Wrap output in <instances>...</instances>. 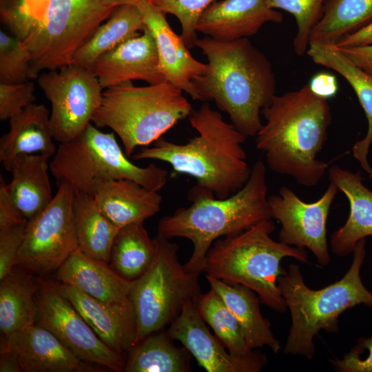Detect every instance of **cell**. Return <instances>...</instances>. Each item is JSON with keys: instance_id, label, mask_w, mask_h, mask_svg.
<instances>
[{"instance_id": "cell-1", "label": "cell", "mask_w": 372, "mask_h": 372, "mask_svg": "<svg viewBox=\"0 0 372 372\" xmlns=\"http://www.w3.org/2000/svg\"><path fill=\"white\" fill-rule=\"evenodd\" d=\"M261 114L265 123L256 135V147L265 153L271 170L291 176L302 186L316 185L329 167L317 159L331 123L328 99L307 84L276 94Z\"/></svg>"}, {"instance_id": "cell-2", "label": "cell", "mask_w": 372, "mask_h": 372, "mask_svg": "<svg viewBox=\"0 0 372 372\" xmlns=\"http://www.w3.org/2000/svg\"><path fill=\"white\" fill-rule=\"evenodd\" d=\"M195 46L207 59L205 73L193 81L198 100H213L238 131L256 136L262 110L276 95L269 59L248 38L221 41L205 37Z\"/></svg>"}, {"instance_id": "cell-3", "label": "cell", "mask_w": 372, "mask_h": 372, "mask_svg": "<svg viewBox=\"0 0 372 372\" xmlns=\"http://www.w3.org/2000/svg\"><path fill=\"white\" fill-rule=\"evenodd\" d=\"M189 120L198 135L177 144L161 138L152 146L141 148L132 158L169 164L173 170L194 177L196 185L225 198L248 181L251 167L242 147L247 137L220 112L204 103Z\"/></svg>"}, {"instance_id": "cell-4", "label": "cell", "mask_w": 372, "mask_h": 372, "mask_svg": "<svg viewBox=\"0 0 372 372\" xmlns=\"http://www.w3.org/2000/svg\"><path fill=\"white\" fill-rule=\"evenodd\" d=\"M267 192L266 167L258 161L243 187L227 198H218L210 191L194 185L188 195L192 204L162 218L158 234L167 239L179 237L192 241V254L183 265L187 271L199 275L216 240L272 218Z\"/></svg>"}, {"instance_id": "cell-5", "label": "cell", "mask_w": 372, "mask_h": 372, "mask_svg": "<svg viewBox=\"0 0 372 372\" xmlns=\"http://www.w3.org/2000/svg\"><path fill=\"white\" fill-rule=\"evenodd\" d=\"M353 254L344 276L318 290L307 286L296 264H290L279 276L278 285L291 318L284 353L313 359L314 338L321 330L337 333L338 318L344 311L362 304L372 307V292L364 287L360 275L366 255L365 238L357 242Z\"/></svg>"}, {"instance_id": "cell-6", "label": "cell", "mask_w": 372, "mask_h": 372, "mask_svg": "<svg viewBox=\"0 0 372 372\" xmlns=\"http://www.w3.org/2000/svg\"><path fill=\"white\" fill-rule=\"evenodd\" d=\"M271 219L262 220L236 235L216 240L209 249L203 267L206 275L245 286L270 309L285 313V301L278 279L285 269L281 261L291 257L307 264L304 249L276 241Z\"/></svg>"}, {"instance_id": "cell-7", "label": "cell", "mask_w": 372, "mask_h": 372, "mask_svg": "<svg viewBox=\"0 0 372 372\" xmlns=\"http://www.w3.org/2000/svg\"><path fill=\"white\" fill-rule=\"evenodd\" d=\"M192 112L183 91L167 81L142 87L127 83L103 90L92 123L116 133L130 157L136 147L154 143Z\"/></svg>"}, {"instance_id": "cell-8", "label": "cell", "mask_w": 372, "mask_h": 372, "mask_svg": "<svg viewBox=\"0 0 372 372\" xmlns=\"http://www.w3.org/2000/svg\"><path fill=\"white\" fill-rule=\"evenodd\" d=\"M50 170L57 183L67 182L75 191L91 196L97 180L130 179L158 192L168 174L154 164L142 167L133 163L113 132H103L92 123L75 138L60 143Z\"/></svg>"}, {"instance_id": "cell-9", "label": "cell", "mask_w": 372, "mask_h": 372, "mask_svg": "<svg viewBox=\"0 0 372 372\" xmlns=\"http://www.w3.org/2000/svg\"><path fill=\"white\" fill-rule=\"evenodd\" d=\"M157 250L147 270L133 281L130 300L137 322V343L162 330L179 315L184 304L202 293L196 273L178 259V245L157 234Z\"/></svg>"}, {"instance_id": "cell-10", "label": "cell", "mask_w": 372, "mask_h": 372, "mask_svg": "<svg viewBox=\"0 0 372 372\" xmlns=\"http://www.w3.org/2000/svg\"><path fill=\"white\" fill-rule=\"evenodd\" d=\"M115 8L104 6L101 0H52L43 23L25 41L32 79L70 64Z\"/></svg>"}, {"instance_id": "cell-11", "label": "cell", "mask_w": 372, "mask_h": 372, "mask_svg": "<svg viewBox=\"0 0 372 372\" xmlns=\"http://www.w3.org/2000/svg\"><path fill=\"white\" fill-rule=\"evenodd\" d=\"M51 203L28 220L16 266L40 274L56 271L79 249L74 217V189L63 181Z\"/></svg>"}, {"instance_id": "cell-12", "label": "cell", "mask_w": 372, "mask_h": 372, "mask_svg": "<svg viewBox=\"0 0 372 372\" xmlns=\"http://www.w3.org/2000/svg\"><path fill=\"white\" fill-rule=\"evenodd\" d=\"M38 84L51 104L50 122L54 140L70 141L92 123L103 89L90 70L70 63L41 72Z\"/></svg>"}, {"instance_id": "cell-13", "label": "cell", "mask_w": 372, "mask_h": 372, "mask_svg": "<svg viewBox=\"0 0 372 372\" xmlns=\"http://www.w3.org/2000/svg\"><path fill=\"white\" fill-rule=\"evenodd\" d=\"M36 324L55 335L79 358L114 371H122L125 361L94 333L55 284H43L37 295Z\"/></svg>"}, {"instance_id": "cell-14", "label": "cell", "mask_w": 372, "mask_h": 372, "mask_svg": "<svg viewBox=\"0 0 372 372\" xmlns=\"http://www.w3.org/2000/svg\"><path fill=\"white\" fill-rule=\"evenodd\" d=\"M338 188L330 182L316 201L307 203L286 186L268 197L272 218L281 224L278 240L298 248H307L319 265L327 266L331 256L327 238V222Z\"/></svg>"}, {"instance_id": "cell-15", "label": "cell", "mask_w": 372, "mask_h": 372, "mask_svg": "<svg viewBox=\"0 0 372 372\" xmlns=\"http://www.w3.org/2000/svg\"><path fill=\"white\" fill-rule=\"evenodd\" d=\"M166 331L174 340L179 341L207 372H260L267 363L266 356L254 350L245 357L231 354L211 334L194 301L184 304Z\"/></svg>"}, {"instance_id": "cell-16", "label": "cell", "mask_w": 372, "mask_h": 372, "mask_svg": "<svg viewBox=\"0 0 372 372\" xmlns=\"http://www.w3.org/2000/svg\"><path fill=\"white\" fill-rule=\"evenodd\" d=\"M1 351L10 353L22 372L97 371L79 358L55 335L37 324L4 336Z\"/></svg>"}, {"instance_id": "cell-17", "label": "cell", "mask_w": 372, "mask_h": 372, "mask_svg": "<svg viewBox=\"0 0 372 372\" xmlns=\"http://www.w3.org/2000/svg\"><path fill=\"white\" fill-rule=\"evenodd\" d=\"M136 6L155 41L159 68L165 81L185 92L193 100H198L193 81L205 73L207 63L191 54L181 35L172 29L165 13L148 0H142Z\"/></svg>"}, {"instance_id": "cell-18", "label": "cell", "mask_w": 372, "mask_h": 372, "mask_svg": "<svg viewBox=\"0 0 372 372\" xmlns=\"http://www.w3.org/2000/svg\"><path fill=\"white\" fill-rule=\"evenodd\" d=\"M90 70L103 90L133 80L143 81L149 85L165 81L160 71L155 41L146 28L98 58Z\"/></svg>"}, {"instance_id": "cell-19", "label": "cell", "mask_w": 372, "mask_h": 372, "mask_svg": "<svg viewBox=\"0 0 372 372\" xmlns=\"http://www.w3.org/2000/svg\"><path fill=\"white\" fill-rule=\"evenodd\" d=\"M97 336L118 353L129 351L137 344V322L131 301L107 302L97 300L74 286L55 284Z\"/></svg>"}, {"instance_id": "cell-20", "label": "cell", "mask_w": 372, "mask_h": 372, "mask_svg": "<svg viewBox=\"0 0 372 372\" xmlns=\"http://www.w3.org/2000/svg\"><path fill=\"white\" fill-rule=\"evenodd\" d=\"M282 15L265 0H223L213 3L201 14L197 32L221 41L248 38L267 23H280Z\"/></svg>"}, {"instance_id": "cell-21", "label": "cell", "mask_w": 372, "mask_h": 372, "mask_svg": "<svg viewBox=\"0 0 372 372\" xmlns=\"http://www.w3.org/2000/svg\"><path fill=\"white\" fill-rule=\"evenodd\" d=\"M92 196L118 227L145 220L161 209L162 196L130 179L97 180Z\"/></svg>"}, {"instance_id": "cell-22", "label": "cell", "mask_w": 372, "mask_h": 372, "mask_svg": "<svg viewBox=\"0 0 372 372\" xmlns=\"http://www.w3.org/2000/svg\"><path fill=\"white\" fill-rule=\"evenodd\" d=\"M329 178L349 203L348 219L332 234L330 240L333 254L346 256L353 252L358 241L372 236V192L362 183L360 171L353 173L332 165L329 169Z\"/></svg>"}, {"instance_id": "cell-23", "label": "cell", "mask_w": 372, "mask_h": 372, "mask_svg": "<svg viewBox=\"0 0 372 372\" xmlns=\"http://www.w3.org/2000/svg\"><path fill=\"white\" fill-rule=\"evenodd\" d=\"M56 278L103 302L130 300L133 282L120 276L109 262L91 258L79 249L56 271Z\"/></svg>"}, {"instance_id": "cell-24", "label": "cell", "mask_w": 372, "mask_h": 372, "mask_svg": "<svg viewBox=\"0 0 372 372\" xmlns=\"http://www.w3.org/2000/svg\"><path fill=\"white\" fill-rule=\"evenodd\" d=\"M50 115L45 105L34 103L8 120L10 130L0 138V161L6 170L20 154H55Z\"/></svg>"}, {"instance_id": "cell-25", "label": "cell", "mask_w": 372, "mask_h": 372, "mask_svg": "<svg viewBox=\"0 0 372 372\" xmlns=\"http://www.w3.org/2000/svg\"><path fill=\"white\" fill-rule=\"evenodd\" d=\"M210 288L225 302L236 318L242 336L250 350L268 347L274 353L281 349L273 335L269 321L260 309L259 297L249 288L206 275Z\"/></svg>"}, {"instance_id": "cell-26", "label": "cell", "mask_w": 372, "mask_h": 372, "mask_svg": "<svg viewBox=\"0 0 372 372\" xmlns=\"http://www.w3.org/2000/svg\"><path fill=\"white\" fill-rule=\"evenodd\" d=\"M307 54L318 65L340 74L351 86L368 121L365 137L356 142L352 149L353 157L368 174L372 172L367 156L372 143V74L356 66L334 44L309 43Z\"/></svg>"}, {"instance_id": "cell-27", "label": "cell", "mask_w": 372, "mask_h": 372, "mask_svg": "<svg viewBox=\"0 0 372 372\" xmlns=\"http://www.w3.org/2000/svg\"><path fill=\"white\" fill-rule=\"evenodd\" d=\"M49 158L43 154H20L8 169L12 178L6 184L7 192L28 220L42 211L53 199L48 175Z\"/></svg>"}, {"instance_id": "cell-28", "label": "cell", "mask_w": 372, "mask_h": 372, "mask_svg": "<svg viewBox=\"0 0 372 372\" xmlns=\"http://www.w3.org/2000/svg\"><path fill=\"white\" fill-rule=\"evenodd\" d=\"M28 271L17 265L0 280V330L4 336L37 322L39 285Z\"/></svg>"}, {"instance_id": "cell-29", "label": "cell", "mask_w": 372, "mask_h": 372, "mask_svg": "<svg viewBox=\"0 0 372 372\" xmlns=\"http://www.w3.org/2000/svg\"><path fill=\"white\" fill-rule=\"evenodd\" d=\"M145 29L142 15L136 6H118L97 28L90 40L77 51L71 63L90 70L101 56Z\"/></svg>"}, {"instance_id": "cell-30", "label": "cell", "mask_w": 372, "mask_h": 372, "mask_svg": "<svg viewBox=\"0 0 372 372\" xmlns=\"http://www.w3.org/2000/svg\"><path fill=\"white\" fill-rule=\"evenodd\" d=\"M73 211L79 249L91 258L110 262L111 247L120 228L89 194L74 190Z\"/></svg>"}, {"instance_id": "cell-31", "label": "cell", "mask_w": 372, "mask_h": 372, "mask_svg": "<svg viewBox=\"0 0 372 372\" xmlns=\"http://www.w3.org/2000/svg\"><path fill=\"white\" fill-rule=\"evenodd\" d=\"M167 331L152 333L129 351L125 372L192 371L189 351L174 345Z\"/></svg>"}, {"instance_id": "cell-32", "label": "cell", "mask_w": 372, "mask_h": 372, "mask_svg": "<svg viewBox=\"0 0 372 372\" xmlns=\"http://www.w3.org/2000/svg\"><path fill=\"white\" fill-rule=\"evenodd\" d=\"M156 250V240L150 238L143 222L130 223L121 227L117 232L111 247L109 263L120 276L133 282L149 267Z\"/></svg>"}, {"instance_id": "cell-33", "label": "cell", "mask_w": 372, "mask_h": 372, "mask_svg": "<svg viewBox=\"0 0 372 372\" xmlns=\"http://www.w3.org/2000/svg\"><path fill=\"white\" fill-rule=\"evenodd\" d=\"M372 21V0H326L309 43L335 45Z\"/></svg>"}, {"instance_id": "cell-34", "label": "cell", "mask_w": 372, "mask_h": 372, "mask_svg": "<svg viewBox=\"0 0 372 372\" xmlns=\"http://www.w3.org/2000/svg\"><path fill=\"white\" fill-rule=\"evenodd\" d=\"M200 315L214 331L227 351L238 357L247 356L250 350L242 336L238 322L220 296L210 288L194 300Z\"/></svg>"}, {"instance_id": "cell-35", "label": "cell", "mask_w": 372, "mask_h": 372, "mask_svg": "<svg viewBox=\"0 0 372 372\" xmlns=\"http://www.w3.org/2000/svg\"><path fill=\"white\" fill-rule=\"evenodd\" d=\"M52 0H0V17L11 34L27 40L43 23Z\"/></svg>"}, {"instance_id": "cell-36", "label": "cell", "mask_w": 372, "mask_h": 372, "mask_svg": "<svg viewBox=\"0 0 372 372\" xmlns=\"http://www.w3.org/2000/svg\"><path fill=\"white\" fill-rule=\"evenodd\" d=\"M325 1L326 0H265L269 8L283 10L294 17L297 32L293 39V48L299 56L307 52L311 32L322 17Z\"/></svg>"}, {"instance_id": "cell-37", "label": "cell", "mask_w": 372, "mask_h": 372, "mask_svg": "<svg viewBox=\"0 0 372 372\" xmlns=\"http://www.w3.org/2000/svg\"><path fill=\"white\" fill-rule=\"evenodd\" d=\"M31 55L24 41L0 31V83L15 84L32 79Z\"/></svg>"}, {"instance_id": "cell-38", "label": "cell", "mask_w": 372, "mask_h": 372, "mask_svg": "<svg viewBox=\"0 0 372 372\" xmlns=\"http://www.w3.org/2000/svg\"><path fill=\"white\" fill-rule=\"evenodd\" d=\"M154 6L164 13L175 16L180 23L181 37L186 45L195 46L198 39L196 26L204 11L214 0H150Z\"/></svg>"}, {"instance_id": "cell-39", "label": "cell", "mask_w": 372, "mask_h": 372, "mask_svg": "<svg viewBox=\"0 0 372 372\" xmlns=\"http://www.w3.org/2000/svg\"><path fill=\"white\" fill-rule=\"evenodd\" d=\"M34 85L32 81L15 84L0 83V119L9 120L34 103Z\"/></svg>"}, {"instance_id": "cell-40", "label": "cell", "mask_w": 372, "mask_h": 372, "mask_svg": "<svg viewBox=\"0 0 372 372\" xmlns=\"http://www.w3.org/2000/svg\"><path fill=\"white\" fill-rule=\"evenodd\" d=\"M28 220L0 228V280L16 266L17 258L23 243Z\"/></svg>"}, {"instance_id": "cell-41", "label": "cell", "mask_w": 372, "mask_h": 372, "mask_svg": "<svg viewBox=\"0 0 372 372\" xmlns=\"http://www.w3.org/2000/svg\"><path fill=\"white\" fill-rule=\"evenodd\" d=\"M354 348L367 351V355L362 358L350 351L342 359L331 360L334 369L341 372H372V337L360 338Z\"/></svg>"}, {"instance_id": "cell-42", "label": "cell", "mask_w": 372, "mask_h": 372, "mask_svg": "<svg viewBox=\"0 0 372 372\" xmlns=\"http://www.w3.org/2000/svg\"><path fill=\"white\" fill-rule=\"evenodd\" d=\"M28 220L15 205L6 189V183L0 176V228Z\"/></svg>"}, {"instance_id": "cell-43", "label": "cell", "mask_w": 372, "mask_h": 372, "mask_svg": "<svg viewBox=\"0 0 372 372\" xmlns=\"http://www.w3.org/2000/svg\"><path fill=\"white\" fill-rule=\"evenodd\" d=\"M308 84L314 93L327 99L335 96L338 88L335 76L324 72L315 74Z\"/></svg>"}, {"instance_id": "cell-44", "label": "cell", "mask_w": 372, "mask_h": 372, "mask_svg": "<svg viewBox=\"0 0 372 372\" xmlns=\"http://www.w3.org/2000/svg\"><path fill=\"white\" fill-rule=\"evenodd\" d=\"M340 49L356 66L372 74V45Z\"/></svg>"}, {"instance_id": "cell-45", "label": "cell", "mask_w": 372, "mask_h": 372, "mask_svg": "<svg viewBox=\"0 0 372 372\" xmlns=\"http://www.w3.org/2000/svg\"><path fill=\"white\" fill-rule=\"evenodd\" d=\"M372 45V21L358 30L343 37L335 45L339 48Z\"/></svg>"}, {"instance_id": "cell-46", "label": "cell", "mask_w": 372, "mask_h": 372, "mask_svg": "<svg viewBox=\"0 0 372 372\" xmlns=\"http://www.w3.org/2000/svg\"><path fill=\"white\" fill-rule=\"evenodd\" d=\"M0 372H22L16 359L8 352L1 351Z\"/></svg>"}, {"instance_id": "cell-47", "label": "cell", "mask_w": 372, "mask_h": 372, "mask_svg": "<svg viewBox=\"0 0 372 372\" xmlns=\"http://www.w3.org/2000/svg\"><path fill=\"white\" fill-rule=\"evenodd\" d=\"M142 0H101L103 5L107 8H115L125 5L137 6Z\"/></svg>"}, {"instance_id": "cell-48", "label": "cell", "mask_w": 372, "mask_h": 372, "mask_svg": "<svg viewBox=\"0 0 372 372\" xmlns=\"http://www.w3.org/2000/svg\"><path fill=\"white\" fill-rule=\"evenodd\" d=\"M369 177L372 179V172H371L370 174H369Z\"/></svg>"}, {"instance_id": "cell-49", "label": "cell", "mask_w": 372, "mask_h": 372, "mask_svg": "<svg viewBox=\"0 0 372 372\" xmlns=\"http://www.w3.org/2000/svg\"><path fill=\"white\" fill-rule=\"evenodd\" d=\"M148 1H150V0H148Z\"/></svg>"}]
</instances>
